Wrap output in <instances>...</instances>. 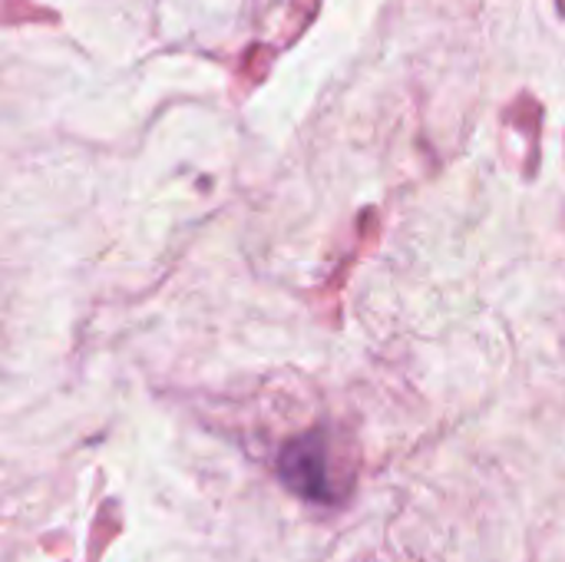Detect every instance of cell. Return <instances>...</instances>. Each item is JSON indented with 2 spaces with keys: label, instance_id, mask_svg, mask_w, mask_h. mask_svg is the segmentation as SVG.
Wrapping results in <instances>:
<instances>
[{
  "label": "cell",
  "instance_id": "cell-1",
  "mask_svg": "<svg viewBox=\"0 0 565 562\" xmlns=\"http://www.w3.org/2000/svg\"><path fill=\"white\" fill-rule=\"evenodd\" d=\"M324 460L328 457H324L321 437L311 434V437L295 441V444L285 447V454H281V477L301 497H328V490H324V484H328Z\"/></svg>",
  "mask_w": 565,
  "mask_h": 562
}]
</instances>
